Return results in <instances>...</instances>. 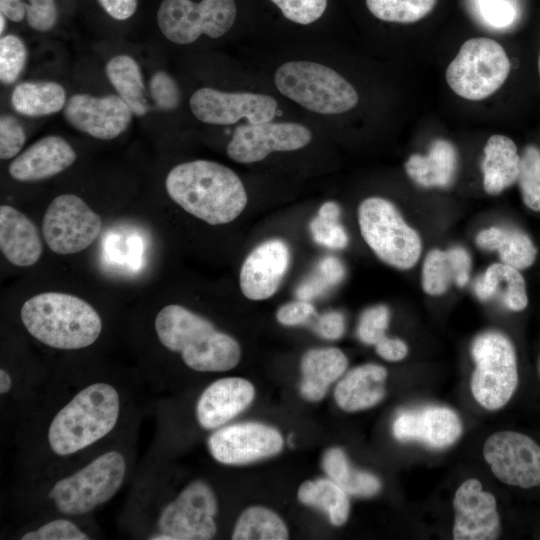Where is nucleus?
Instances as JSON below:
<instances>
[{"mask_svg": "<svg viewBox=\"0 0 540 540\" xmlns=\"http://www.w3.org/2000/svg\"><path fill=\"white\" fill-rule=\"evenodd\" d=\"M126 471L125 456L117 450L106 451L54 482L46 498L63 515L87 514L116 495Z\"/></svg>", "mask_w": 540, "mask_h": 540, "instance_id": "39448f33", "label": "nucleus"}, {"mask_svg": "<svg viewBox=\"0 0 540 540\" xmlns=\"http://www.w3.org/2000/svg\"><path fill=\"white\" fill-rule=\"evenodd\" d=\"M154 328L159 342L179 353L185 365L195 371H228L239 363V343L181 305L163 307L155 317Z\"/></svg>", "mask_w": 540, "mask_h": 540, "instance_id": "7ed1b4c3", "label": "nucleus"}, {"mask_svg": "<svg viewBox=\"0 0 540 540\" xmlns=\"http://www.w3.org/2000/svg\"><path fill=\"white\" fill-rule=\"evenodd\" d=\"M288 529L283 520L273 511L253 506L239 516L232 539L234 540H285Z\"/></svg>", "mask_w": 540, "mask_h": 540, "instance_id": "f704fd0d", "label": "nucleus"}, {"mask_svg": "<svg viewBox=\"0 0 540 540\" xmlns=\"http://www.w3.org/2000/svg\"><path fill=\"white\" fill-rule=\"evenodd\" d=\"M165 187L170 198L187 213L210 224H227L247 205L245 187L230 168L209 160L176 165Z\"/></svg>", "mask_w": 540, "mask_h": 540, "instance_id": "f257e3e1", "label": "nucleus"}, {"mask_svg": "<svg viewBox=\"0 0 540 540\" xmlns=\"http://www.w3.org/2000/svg\"><path fill=\"white\" fill-rule=\"evenodd\" d=\"M105 72L118 96L130 107L133 114L144 116L148 111V104L138 63L128 55H116L107 62Z\"/></svg>", "mask_w": 540, "mask_h": 540, "instance_id": "2f4dec72", "label": "nucleus"}, {"mask_svg": "<svg viewBox=\"0 0 540 540\" xmlns=\"http://www.w3.org/2000/svg\"><path fill=\"white\" fill-rule=\"evenodd\" d=\"M254 396V386L246 379H218L207 386L198 398L197 421L204 429H216L244 411Z\"/></svg>", "mask_w": 540, "mask_h": 540, "instance_id": "412c9836", "label": "nucleus"}, {"mask_svg": "<svg viewBox=\"0 0 540 540\" xmlns=\"http://www.w3.org/2000/svg\"><path fill=\"white\" fill-rule=\"evenodd\" d=\"M520 163L514 141L504 135H492L485 144L481 166L486 193L498 195L513 185L518 180Z\"/></svg>", "mask_w": 540, "mask_h": 540, "instance_id": "bb28decb", "label": "nucleus"}, {"mask_svg": "<svg viewBox=\"0 0 540 540\" xmlns=\"http://www.w3.org/2000/svg\"><path fill=\"white\" fill-rule=\"evenodd\" d=\"M511 69L504 48L495 40L476 37L465 41L445 73L449 87L458 96L472 101L495 93Z\"/></svg>", "mask_w": 540, "mask_h": 540, "instance_id": "1a4fd4ad", "label": "nucleus"}, {"mask_svg": "<svg viewBox=\"0 0 540 540\" xmlns=\"http://www.w3.org/2000/svg\"><path fill=\"white\" fill-rule=\"evenodd\" d=\"M538 69H539V74H540V55H539V59H538Z\"/></svg>", "mask_w": 540, "mask_h": 540, "instance_id": "13d9d810", "label": "nucleus"}, {"mask_svg": "<svg viewBox=\"0 0 540 540\" xmlns=\"http://www.w3.org/2000/svg\"><path fill=\"white\" fill-rule=\"evenodd\" d=\"M456 168V149L444 139L433 141L425 155L413 154L405 163L407 175L425 188L448 187L454 180Z\"/></svg>", "mask_w": 540, "mask_h": 540, "instance_id": "c85d7f7f", "label": "nucleus"}, {"mask_svg": "<svg viewBox=\"0 0 540 540\" xmlns=\"http://www.w3.org/2000/svg\"><path fill=\"white\" fill-rule=\"evenodd\" d=\"M314 316H316L314 306L309 301L300 299L282 305L276 313L278 322L285 326L307 324Z\"/></svg>", "mask_w": 540, "mask_h": 540, "instance_id": "09e8293b", "label": "nucleus"}, {"mask_svg": "<svg viewBox=\"0 0 540 540\" xmlns=\"http://www.w3.org/2000/svg\"><path fill=\"white\" fill-rule=\"evenodd\" d=\"M22 324L42 344L59 350L92 345L102 331L99 313L85 300L62 292H44L24 302Z\"/></svg>", "mask_w": 540, "mask_h": 540, "instance_id": "20e7f679", "label": "nucleus"}, {"mask_svg": "<svg viewBox=\"0 0 540 540\" xmlns=\"http://www.w3.org/2000/svg\"><path fill=\"white\" fill-rule=\"evenodd\" d=\"M455 540H494L500 530L495 496L483 490L478 479L464 481L453 499Z\"/></svg>", "mask_w": 540, "mask_h": 540, "instance_id": "a211bd4d", "label": "nucleus"}, {"mask_svg": "<svg viewBox=\"0 0 540 540\" xmlns=\"http://www.w3.org/2000/svg\"><path fill=\"white\" fill-rule=\"evenodd\" d=\"M237 15L234 0H163L157 23L166 39L190 44L202 34L219 38L230 30Z\"/></svg>", "mask_w": 540, "mask_h": 540, "instance_id": "9b49d317", "label": "nucleus"}, {"mask_svg": "<svg viewBox=\"0 0 540 540\" xmlns=\"http://www.w3.org/2000/svg\"><path fill=\"white\" fill-rule=\"evenodd\" d=\"M21 540H89L91 536L75 522L57 518L23 533Z\"/></svg>", "mask_w": 540, "mask_h": 540, "instance_id": "79ce46f5", "label": "nucleus"}, {"mask_svg": "<svg viewBox=\"0 0 540 540\" xmlns=\"http://www.w3.org/2000/svg\"><path fill=\"white\" fill-rule=\"evenodd\" d=\"M121 405L118 389L108 382L83 387L50 421L46 434L50 451L68 457L104 439L116 427Z\"/></svg>", "mask_w": 540, "mask_h": 540, "instance_id": "f03ea898", "label": "nucleus"}, {"mask_svg": "<svg viewBox=\"0 0 540 540\" xmlns=\"http://www.w3.org/2000/svg\"><path fill=\"white\" fill-rule=\"evenodd\" d=\"M0 249L11 264L19 267L34 265L43 253L35 224L10 205L0 206Z\"/></svg>", "mask_w": 540, "mask_h": 540, "instance_id": "5701e85b", "label": "nucleus"}, {"mask_svg": "<svg viewBox=\"0 0 540 540\" xmlns=\"http://www.w3.org/2000/svg\"><path fill=\"white\" fill-rule=\"evenodd\" d=\"M27 48L14 34L0 39V80L5 85L13 84L22 73L27 62Z\"/></svg>", "mask_w": 540, "mask_h": 540, "instance_id": "a19ab883", "label": "nucleus"}, {"mask_svg": "<svg viewBox=\"0 0 540 540\" xmlns=\"http://www.w3.org/2000/svg\"><path fill=\"white\" fill-rule=\"evenodd\" d=\"M66 92L57 82L29 81L18 84L11 94V105L19 114L41 117L65 107Z\"/></svg>", "mask_w": 540, "mask_h": 540, "instance_id": "7c9ffc66", "label": "nucleus"}, {"mask_svg": "<svg viewBox=\"0 0 540 540\" xmlns=\"http://www.w3.org/2000/svg\"><path fill=\"white\" fill-rule=\"evenodd\" d=\"M344 276L343 263L335 256H326L318 262L314 271L298 285L296 296L305 301L320 297L338 285Z\"/></svg>", "mask_w": 540, "mask_h": 540, "instance_id": "4c0bfd02", "label": "nucleus"}, {"mask_svg": "<svg viewBox=\"0 0 540 540\" xmlns=\"http://www.w3.org/2000/svg\"><path fill=\"white\" fill-rule=\"evenodd\" d=\"M347 366L348 359L338 348L308 350L301 360V395L310 401L321 400L331 383L343 375Z\"/></svg>", "mask_w": 540, "mask_h": 540, "instance_id": "a878e982", "label": "nucleus"}, {"mask_svg": "<svg viewBox=\"0 0 540 540\" xmlns=\"http://www.w3.org/2000/svg\"><path fill=\"white\" fill-rule=\"evenodd\" d=\"M298 499L305 505L323 510L330 522L342 526L348 519L350 503L348 494L330 478L305 481L298 489Z\"/></svg>", "mask_w": 540, "mask_h": 540, "instance_id": "72a5a7b5", "label": "nucleus"}, {"mask_svg": "<svg viewBox=\"0 0 540 540\" xmlns=\"http://www.w3.org/2000/svg\"><path fill=\"white\" fill-rule=\"evenodd\" d=\"M274 81L281 94L316 113H344L358 103L356 90L345 78L316 62H286L277 68Z\"/></svg>", "mask_w": 540, "mask_h": 540, "instance_id": "423d86ee", "label": "nucleus"}, {"mask_svg": "<svg viewBox=\"0 0 540 540\" xmlns=\"http://www.w3.org/2000/svg\"><path fill=\"white\" fill-rule=\"evenodd\" d=\"M518 183L524 204L540 212V149L533 145L525 147L520 163Z\"/></svg>", "mask_w": 540, "mask_h": 540, "instance_id": "ea45409f", "label": "nucleus"}, {"mask_svg": "<svg viewBox=\"0 0 540 540\" xmlns=\"http://www.w3.org/2000/svg\"><path fill=\"white\" fill-rule=\"evenodd\" d=\"M105 12L116 20H126L136 11L138 0H98Z\"/></svg>", "mask_w": 540, "mask_h": 540, "instance_id": "603ef678", "label": "nucleus"}, {"mask_svg": "<svg viewBox=\"0 0 540 540\" xmlns=\"http://www.w3.org/2000/svg\"><path fill=\"white\" fill-rule=\"evenodd\" d=\"M189 104L198 120L213 125H231L240 119H247L249 124L270 122L278 106L276 100L268 95L230 93L209 87L196 90Z\"/></svg>", "mask_w": 540, "mask_h": 540, "instance_id": "4468645a", "label": "nucleus"}, {"mask_svg": "<svg viewBox=\"0 0 540 540\" xmlns=\"http://www.w3.org/2000/svg\"><path fill=\"white\" fill-rule=\"evenodd\" d=\"M322 467L348 495L370 497L381 489L379 479L369 472L353 468L340 448H330L325 452Z\"/></svg>", "mask_w": 540, "mask_h": 540, "instance_id": "473e14b6", "label": "nucleus"}, {"mask_svg": "<svg viewBox=\"0 0 540 540\" xmlns=\"http://www.w3.org/2000/svg\"><path fill=\"white\" fill-rule=\"evenodd\" d=\"M471 355L475 363L470 379L473 397L487 410L502 408L518 385L517 356L512 341L499 331H485L473 340Z\"/></svg>", "mask_w": 540, "mask_h": 540, "instance_id": "6e6552de", "label": "nucleus"}, {"mask_svg": "<svg viewBox=\"0 0 540 540\" xmlns=\"http://www.w3.org/2000/svg\"><path fill=\"white\" fill-rule=\"evenodd\" d=\"M390 312L385 305H376L366 309L360 316L357 335L365 344L375 345L385 335L389 325Z\"/></svg>", "mask_w": 540, "mask_h": 540, "instance_id": "37998d69", "label": "nucleus"}, {"mask_svg": "<svg viewBox=\"0 0 540 540\" xmlns=\"http://www.w3.org/2000/svg\"><path fill=\"white\" fill-rule=\"evenodd\" d=\"M217 498L203 480L188 484L172 501L166 503L156 518L152 540H209L217 532Z\"/></svg>", "mask_w": 540, "mask_h": 540, "instance_id": "9d476101", "label": "nucleus"}, {"mask_svg": "<svg viewBox=\"0 0 540 540\" xmlns=\"http://www.w3.org/2000/svg\"><path fill=\"white\" fill-rule=\"evenodd\" d=\"M0 10L9 20L20 22L26 16V0H0Z\"/></svg>", "mask_w": 540, "mask_h": 540, "instance_id": "864d4df0", "label": "nucleus"}, {"mask_svg": "<svg viewBox=\"0 0 540 540\" xmlns=\"http://www.w3.org/2000/svg\"><path fill=\"white\" fill-rule=\"evenodd\" d=\"M311 139V131L299 123H247L237 126L226 151L235 162L248 164L263 160L272 152L298 150Z\"/></svg>", "mask_w": 540, "mask_h": 540, "instance_id": "2eb2a0df", "label": "nucleus"}, {"mask_svg": "<svg viewBox=\"0 0 540 540\" xmlns=\"http://www.w3.org/2000/svg\"><path fill=\"white\" fill-rule=\"evenodd\" d=\"M26 141L25 131L20 122L11 115L0 118V158L3 160L15 157Z\"/></svg>", "mask_w": 540, "mask_h": 540, "instance_id": "49530a36", "label": "nucleus"}, {"mask_svg": "<svg viewBox=\"0 0 540 540\" xmlns=\"http://www.w3.org/2000/svg\"><path fill=\"white\" fill-rule=\"evenodd\" d=\"M72 146L62 137L45 136L15 157L9 165L10 176L21 182L40 181L69 168L76 160Z\"/></svg>", "mask_w": 540, "mask_h": 540, "instance_id": "4be33fe9", "label": "nucleus"}, {"mask_svg": "<svg viewBox=\"0 0 540 540\" xmlns=\"http://www.w3.org/2000/svg\"><path fill=\"white\" fill-rule=\"evenodd\" d=\"M101 229V217L74 194L55 197L42 221V234L47 246L60 255L75 254L88 248Z\"/></svg>", "mask_w": 540, "mask_h": 540, "instance_id": "f8f14e48", "label": "nucleus"}, {"mask_svg": "<svg viewBox=\"0 0 540 540\" xmlns=\"http://www.w3.org/2000/svg\"><path fill=\"white\" fill-rule=\"evenodd\" d=\"M537 370H538V374H539V378H540V355H539V358H538Z\"/></svg>", "mask_w": 540, "mask_h": 540, "instance_id": "4d7b16f0", "label": "nucleus"}, {"mask_svg": "<svg viewBox=\"0 0 540 540\" xmlns=\"http://www.w3.org/2000/svg\"><path fill=\"white\" fill-rule=\"evenodd\" d=\"M212 457L226 465H242L279 453L283 437L273 427L257 422L225 426L208 438Z\"/></svg>", "mask_w": 540, "mask_h": 540, "instance_id": "dca6fc26", "label": "nucleus"}, {"mask_svg": "<svg viewBox=\"0 0 540 540\" xmlns=\"http://www.w3.org/2000/svg\"><path fill=\"white\" fill-rule=\"evenodd\" d=\"M479 248L496 250L502 263L519 270L530 267L536 260L537 248L527 233L512 226H491L476 236Z\"/></svg>", "mask_w": 540, "mask_h": 540, "instance_id": "c756f323", "label": "nucleus"}, {"mask_svg": "<svg viewBox=\"0 0 540 540\" xmlns=\"http://www.w3.org/2000/svg\"><path fill=\"white\" fill-rule=\"evenodd\" d=\"M470 269L471 258L464 248L433 249L422 266V288L431 296H440L452 283L464 286L469 280Z\"/></svg>", "mask_w": 540, "mask_h": 540, "instance_id": "393cba45", "label": "nucleus"}, {"mask_svg": "<svg viewBox=\"0 0 540 540\" xmlns=\"http://www.w3.org/2000/svg\"><path fill=\"white\" fill-rule=\"evenodd\" d=\"M361 235L376 256L400 270L412 268L421 255L419 234L396 206L382 197H369L358 207Z\"/></svg>", "mask_w": 540, "mask_h": 540, "instance_id": "0eeeda50", "label": "nucleus"}, {"mask_svg": "<svg viewBox=\"0 0 540 540\" xmlns=\"http://www.w3.org/2000/svg\"><path fill=\"white\" fill-rule=\"evenodd\" d=\"M290 263V250L281 239H270L256 246L244 260L239 282L243 295L254 301L272 297L278 290Z\"/></svg>", "mask_w": 540, "mask_h": 540, "instance_id": "aec40b11", "label": "nucleus"}, {"mask_svg": "<svg viewBox=\"0 0 540 540\" xmlns=\"http://www.w3.org/2000/svg\"><path fill=\"white\" fill-rule=\"evenodd\" d=\"M476 296L482 301L496 299L514 312L528 305L526 283L519 269L505 263L491 264L474 284Z\"/></svg>", "mask_w": 540, "mask_h": 540, "instance_id": "cd10ccee", "label": "nucleus"}, {"mask_svg": "<svg viewBox=\"0 0 540 540\" xmlns=\"http://www.w3.org/2000/svg\"><path fill=\"white\" fill-rule=\"evenodd\" d=\"M316 333L322 338L336 340L342 337L345 331V318L341 312L328 311L317 316L314 326Z\"/></svg>", "mask_w": 540, "mask_h": 540, "instance_id": "8fccbe9b", "label": "nucleus"}, {"mask_svg": "<svg viewBox=\"0 0 540 540\" xmlns=\"http://www.w3.org/2000/svg\"><path fill=\"white\" fill-rule=\"evenodd\" d=\"M368 10L376 18L392 23L408 24L426 17L437 0H365Z\"/></svg>", "mask_w": 540, "mask_h": 540, "instance_id": "c9c22d12", "label": "nucleus"}, {"mask_svg": "<svg viewBox=\"0 0 540 540\" xmlns=\"http://www.w3.org/2000/svg\"><path fill=\"white\" fill-rule=\"evenodd\" d=\"M149 91L156 107L160 110H175L181 102L179 85L165 71H157L152 75Z\"/></svg>", "mask_w": 540, "mask_h": 540, "instance_id": "c03bdc74", "label": "nucleus"}, {"mask_svg": "<svg viewBox=\"0 0 540 540\" xmlns=\"http://www.w3.org/2000/svg\"><path fill=\"white\" fill-rule=\"evenodd\" d=\"M483 455L501 482L520 488L540 486V446L529 436L496 432L485 441Z\"/></svg>", "mask_w": 540, "mask_h": 540, "instance_id": "ddd939ff", "label": "nucleus"}, {"mask_svg": "<svg viewBox=\"0 0 540 540\" xmlns=\"http://www.w3.org/2000/svg\"><path fill=\"white\" fill-rule=\"evenodd\" d=\"M462 431V422L455 411L438 405L401 410L392 425L397 440L420 442L431 449L453 445Z\"/></svg>", "mask_w": 540, "mask_h": 540, "instance_id": "6ab92c4d", "label": "nucleus"}, {"mask_svg": "<svg viewBox=\"0 0 540 540\" xmlns=\"http://www.w3.org/2000/svg\"><path fill=\"white\" fill-rule=\"evenodd\" d=\"M13 386V380L10 373L4 369H0V393L6 395L10 392Z\"/></svg>", "mask_w": 540, "mask_h": 540, "instance_id": "5fc2aeb1", "label": "nucleus"}, {"mask_svg": "<svg viewBox=\"0 0 540 540\" xmlns=\"http://www.w3.org/2000/svg\"><path fill=\"white\" fill-rule=\"evenodd\" d=\"M376 352L387 361H400L408 354V347L404 341L398 338L385 336L375 344Z\"/></svg>", "mask_w": 540, "mask_h": 540, "instance_id": "3c124183", "label": "nucleus"}, {"mask_svg": "<svg viewBox=\"0 0 540 540\" xmlns=\"http://www.w3.org/2000/svg\"><path fill=\"white\" fill-rule=\"evenodd\" d=\"M0 23H1L0 33L3 34L5 26H6L5 16L3 14L0 15Z\"/></svg>", "mask_w": 540, "mask_h": 540, "instance_id": "6e6d98bb", "label": "nucleus"}, {"mask_svg": "<svg viewBox=\"0 0 540 540\" xmlns=\"http://www.w3.org/2000/svg\"><path fill=\"white\" fill-rule=\"evenodd\" d=\"M387 370L377 364H364L350 370L335 387L337 405L347 412L368 409L385 396Z\"/></svg>", "mask_w": 540, "mask_h": 540, "instance_id": "b1692460", "label": "nucleus"}, {"mask_svg": "<svg viewBox=\"0 0 540 540\" xmlns=\"http://www.w3.org/2000/svg\"><path fill=\"white\" fill-rule=\"evenodd\" d=\"M474 17L493 30L510 28L518 18L516 0H469Z\"/></svg>", "mask_w": 540, "mask_h": 540, "instance_id": "58836bf2", "label": "nucleus"}, {"mask_svg": "<svg viewBox=\"0 0 540 540\" xmlns=\"http://www.w3.org/2000/svg\"><path fill=\"white\" fill-rule=\"evenodd\" d=\"M26 19L39 32L51 30L57 22L58 11L54 0H26Z\"/></svg>", "mask_w": 540, "mask_h": 540, "instance_id": "de8ad7c7", "label": "nucleus"}, {"mask_svg": "<svg viewBox=\"0 0 540 540\" xmlns=\"http://www.w3.org/2000/svg\"><path fill=\"white\" fill-rule=\"evenodd\" d=\"M341 209L336 202L327 201L321 205L317 216L309 224L313 240L324 247L343 249L349 242L348 235L339 222Z\"/></svg>", "mask_w": 540, "mask_h": 540, "instance_id": "e433bc0d", "label": "nucleus"}, {"mask_svg": "<svg viewBox=\"0 0 540 540\" xmlns=\"http://www.w3.org/2000/svg\"><path fill=\"white\" fill-rule=\"evenodd\" d=\"M290 21L308 25L318 20L327 7V0H270Z\"/></svg>", "mask_w": 540, "mask_h": 540, "instance_id": "a18cd8bd", "label": "nucleus"}, {"mask_svg": "<svg viewBox=\"0 0 540 540\" xmlns=\"http://www.w3.org/2000/svg\"><path fill=\"white\" fill-rule=\"evenodd\" d=\"M130 107L118 95L75 94L64 107V117L75 129L101 140L122 134L132 121Z\"/></svg>", "mask_w": 540, "mask_h": 540, "instance_id": "f3484780", "label": "nucleus"}]
</instances>
